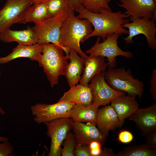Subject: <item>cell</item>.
I'll list each match as a JSON object with an SVG mask.
<instances>
[{"label":"cell","instance_id":"6da1fadb","mask_svg":"<svg viewBox=\"0 0 156 156\" xmlns=\"http://www.w3.org/2000/svg\"><path fill=\"white\" fill-rule=\"evenodd\" d=\"M75 11L78 13L77 17L87 19L92 24L94 29L89 38L97 36L102 38L103 41L114 34L120 35L129 34L128 30L123 25L129 22L128 18L130 16L120 11L113 12L105 9L99 12L95 13L87 10L81 4Z\"/></svg>","mask_w":156,"mask_h":156},{"label":"cell","instance_id":"7a4b0ae2","mask_svg":"<svg viewBox=\"0 0 156 156\" xmlns=\"http://www.w3.org/2000/svg\"><path fill=\"white\" fill-rule=\"evenodd\" d=\"M93 27L88 20L77 18L74 11L70 10L68 16L61 27L59 41V44L66 55H68L72 49L83 58L87 55L81 50L80 43L89 38L93 31Z\"/></svg>","mask_w":156,"mask_h":156},{"label":"cell","instance_id":"3957f363","mask_svg":"<svg viewBox=\"0 0 156 156\" xmlns=\"http://www.w3.org/2000/svg\"><path fill=\"white\" fill-rule=\"evenodd\" d=\"M41 45V52L35 60L42 67L51 86L53 87L58 83L60 75L65 76L69 56L64 55L62 48L59 45L49 43Z\"/></svg>","mask_w":156,"mask_h":156},{"label":"cell","instance_id":"277c9868","mask_svg":"<svg viewBox=\"0 0 156 156\" xmlns=\"http://www.w3.org/2000/svg\"><path fill=\"white\" fill-rule=\"evenodd\" d=\"M105 71L106 82L115 90L125 92L131 96L141 98L144 91L143 82L135 78L130 69L110 68Z\"/></svg>","mask_w":156,"mask_h":156},{"label":"cell","instance_id":"5b68a950","mask_svg":"<svg viewBox=\"0 0 156 156\" xmlns=\"http://www.w3.org/2000/svg\"><path fill=\"white\" fill-rule=\"evenodd\" d=\"M70 10L68 8L54 17L35 24L32 28L38 38L37 44L49 43L60 46L59 41L60 29L68 16Z\"/></svg>","mask_w":156,"mask_h":156},{"label":"cell","instance_id":"8992f818","mask_svg":"<svg viewBox=\"0 0 156 156\" xmlns=\"http://www.w3.org/2000/svg\"><path fill=\"white\" fill-rule=\"evenodd\" d=\"M120 35L114 34L100 42V37H98L94 44L85 53L89 55L101 56L107 58V68H115L116 66V57L119 56L127 58L133 57V53L129 51H124L118 44V40Z\"/></svg>","mask_w":156,"mask_h":156},{"label":"cell","instance_id":"52a82bcc","mask_svg":"<svg viewBox=\"0 0 156 156\" xmlns=\"http://www.w3.org/2000/svg\"><path fill=\"white\" fill-rule=\"evenodd\" d=\"M75 104L58 101L52 104L37 103L31 106L30 109L34 120L39 124L62 118H70L71 109Z\"/></svg>","mask_w":156,"mask_h":156},{"label":"cell","instance_id":"ba28073f","mask_svg":"<svg viewBox=\"0 0 156 156\" xmlns=\"http://www.w3.org/2000/svg\"><path fill=\"white\" fill-rule=\"evenodd\" d=\"M34 0H7L0 10V33L13 24L20 23L22 17Z\"/></svg>","mask_w":156,"mask_h":156},{"label":"cell","instance_id":"9c48e42d","mask_svg":"<svg viewBox=\"0 0 156 156\" xmlns=\"http://www.w3.org/2000/svg\"><path fill=\"white\" fill-rule=\"evenodd\" d=\"M131 21L123 25L124 28L128 29L129 31L128 35L124 38L126 44L133 43V38L142 34L146 38L148 48L152 50H156L155 21L152 19L146 18H136Z\"/></svg>","mask_w":156,"mask_h":156},{"label":"cell","instance_id":"30bf717a","mask_svg":"<svg viewBox=\"0 0 156 156\" xmlns=\"http://www.w3.org/2000/svg\"><path fill=\"white\" fill-rule=\"evenodd\" d=\"M71 118H59L44 123L46 125L47 135L51 138L49 156H60L61 146L68 132L72 130Z\"/></svg>","mask_w":156,"mask_h":156},{"label":"cell","instance_id":"8fae6325","mask_svg":"<svg viewBox=\"0 0 156 156\" xmlns=\"http://www.w3.org/2000/svg\"><path fill=\"white\" fill-rule=\"evenodd\" d=\"M105 71L99 73L90 80V83L88 85L92 93V104L99 107L105 106L114 98L127 94L125 92L116 91L111 87L105 80Z\"/></svg>","mask_w":156,"mask_h":156},{"label":"cell","instance_id":"7c38bea8","mask_svg":"<svg viewBox=\"0 0 156 156\" xmlns=\"http://www.w3.org/2000/svg\"><path fill=\"white\" fill-rule=\"evenodd\" d=\"M120 7L124 8L129 20L146 18L156 20V0H119Z\"/></svg>","mask_w":156,"mask_h":156},{"label":"cell","instance_id":"4fadbf2b","mask_svg":"<svg viewBox=\"0 0 156 156\" xmlns=\"http://www.w3.org/2000/svg\"><path fill=\"white\" fill-rule=\"evenodd\" d=\"M140 131L141 135L146 137L156 130V103L145 108H138L129 117Z\"/></svg>","mask_w":156,"mask_h":156},{"label":"cell","instance_id":"5bb4252c","mask_svg":"<svg viewBox=\"0 0 156 156\" xmlns=\"http://www.w3.org/2000/svg\"><path fill=\"white\" fill-rule=\"evenodd\" d=\"M72 130L76 143L80 145H89L92 142L97 141L103 146L106 139L102 135L95 124L73 121L71 122Z\"/></svg>","mask_w":156,"mask_h":156},{"label":"cell","instance_id":"9a60e30c","mask_svg":"<svg viewBox=\"0 0 156 156\" xmlns=\"http://www.w3.org/2000/svg\"><path fill=\"white\" fill-rule=\"evenodd\" d=\"M96 125L105 139L109 131L114 130L120 127L118 116L111 105H108L98 109Z\"/></svg>","mask_w":156,"mask_h":156},{"label":"cell","instance_id":"2e32d148","mask_svg":"<svg viewBox=\"0 0 156 156\" xmlns=\"http://www.w3.org/2000/svg\"><path fill=\"white\" fill-rule=\"evenodd\" d=\"M110 103V105L118 116L120 127L123 125L125 120L131 115L139 107L135 97L127 94L114 98Z\"/></svg>","mask_w":156,"mask_h":156},{"label":"cell","instance_id":"e0dca14e","mask_svg":"<svg viewBox=\"0 0 156 156\" xmlns=\"http://www.w3.org/2000/svg\"><path fill=\"white\" fill-rule=\"evenodd\" d=\"M85 65L79 84L88 86L90 80L99 73L105 71L107 63L104 57L101 56L87 55L84 58Z\"/></svg>","mask_w":156,"mask_h":156},{"label":"cell","instance_id":"ac0fdd59","mask_svg":"<svg viewBox=\"0 0 156 156\" xmlns=\"http://www.w3.org/2000/svg\"><path fill=\"white\" fill-rule=\"evenodd\" d=\"M0 40L5 43L16 42L18 44L30 45L37 44L38 38L32 27L21 30L10 29L0 33Z\"/></svg>","mask_w":156,"mask_h":156},{"label":"cell","instance_id":"d6986e66","mask_svg":"<svg viewBox=\"0 0 156 156\" xmlns=\"http://www.w3.org/2000/svg\"><path fill=\"white\" fill-rule=\"evenodd\" d=\"M68 56L70 62L65 76L68 86L71 87L76 85L79 81L83 71L85 62L84 58L74 50H70Z\"/></svg>","mask_w":156,"mask_h":156},{"label":"cell","instance_id":"ffe728a7","mask_svg":"<svg viewBox=\"0 0 156 156\" xmlns=\"http://www.w3.org/2000/svg\"><path fill=\"white\" fill-rule=\"evenodd\" d=\"M85 105L92 104L93 96L91 89L88 86L80 84L70 87L58 100Z\"/></svg>","mask_w":156,"mask_h":156},{"label":"cell","instance_id":"44dd1931","mask_svg":"<svg viewBox=\"0 0 156 156\" xmlns=\"http://www.w3.org/2000/svg\"><path fill=\"white\" fill-rule=\"evenodd\" d=\"M99 107L92 104L90 105L76 104L71 109L70 118L75 121L96 124Z\"/></svg>","mask_w":156,"mask_h":156},{"label":"cell","instance_id":"7402d4cb","mask_svg":"<svg viewBox=\"0 0 156 156\" xmlns=\"http://www.w3.org/2000/svg\"><path fill=\"white\" fill-rule=\"evenodd\" d=\"M41 49V44H18L12 49L10 53L5 57H0V64L6 63L19 57L28 58L31 60H35L37 56L40 52Z\"/></svg>","mask_w":156,"mask_h":156},{"label":"cell","instance_id":"603a6c76","mask_svg":"<svg viewBox=\"0 0 156 156\" xmlns=\"http://www.w3.org/2000/svg\"><path fill=\"white\" fill-rule=\"evenodd\" d=\"M49 18L47 2L34 3L28 9L22 17L20 23H33L36 24Z\"/></svg>","mask_w":156,"mask_h":156},{"label":"cell","instance_id":"cb8c5ba5","mask_svg":"<svg viewBox=\"0 0 156 156\" xmlns=\"http://www.w3.org/2000/svg\"><path fill=\"white\" fill-rule=\"evenodd\" d=\"M156 149L145 144H134L125 147L116 154V156H155Z\"/></svg>","mask_w":156,"mask_h":156},{"label":"cell","instance_id":"d4e9b609","mask_svg":"<svg viewBox=\"0 0 156 156\" xmlns=\"http://www.w3.org/2000/svg\"><path fill=\"white\" fill-rule=\"evenodd\" d=\"M81 4L93 12L99 13L105 9L111 10L107 0H81Z\"/></svg>","mask_w":156,"mask_h":156},{"label":"cell","instance_id":"484cf974","mask_svg":"<svg viewBox=\"0 0 156 156\" xmlns=\"http://www.w3.org/2000/svg\"><path fill=\"white\" fill-rule=\"evenodd\" d=\"M47 7L49 18L54 17L69 8L67 0H49L47 2Z\"/></svg>","mask_w":156,"mask_h":156},{"label":"cell","instance_id":"4316f807","mask_svg":"<svg viewBox=\"0 0 156 156\" xmlns=\"http://www.w3.org/2000/svg\"><path fill=\"white\" fill-rule=\"evenodd\" d=\"M65 140L62 144L63 148L61 149V155L62 156H74L76 143L73 132L69 131Z\"/></svg>","mask_w":156,"mask_h":156},{"label":"cell","instance_id":"83f0119b","mask_svg":"<svg viewBox=\"0 0 156 156\" xmlns=\"http://www.w3.org/2000/svg\"><path fill=\"white\" fill-rule=\"evenodd\" d=\"M74 155L75 156H92L89 145H80L76 143Z\"/></svg>","mask_w":156,"mask_h":156},{"label":"cell","instance_id":"f1b7e54d","mask_svg":"<svg viewBox=\"0 0 156 156\" xmlns=\"http://www.w3.org/2000/svg\"><path fill=\"white\" fill-rule=\"evenodd\" d=\"M14 148L8 141L0 143V156H12Z\"/></svg>","mask_w":156,"mask_h":156},{"label":"cell","instance_id":"f546056e","mask_svg":"<svg viewBox=\"0 0 156 156\" xmlns=\"http://www.w3.org/2000/svg\"><path fill=\"white\" fill-rule=\"evenodd\" d=\"M151 87L149 92L153 100L156 99V69L153 70L150 82Z\"/></svg>","mask_w":156,"mask_h":156},{"label":"cell","instance_id":"4dcf8cb0","mask_svg":"<svg viewBox=\"0 0 156 156\" xmlns=\"http://www.w3.org/2000/svg\"><path fill=\"white\" fill-rule=\"evenodd\" d=\"M101 143L97 141L91 142L89 144L90 151L92 156H100L102 151Z\"/></svg>","mask_w":156,"mask_h":156},{"label":"cell","instance_id":"1f68e13d","mask_svg":"<svg viewBox=\"0 0 156 156\" xmlns=\"http://www.w3.org/2000/svg\"><path fill=\"white\" fill-rule=\"evenodd\" d=\"M133 138L132 134L130 132L124 130L120 132L118 135V139L121 142L126 144L132 141Z\"/></svg>","mask_w":156,"mask_h":156},{"label":"cell","instance_id":"d6a6232c","mask_svg":"<svg viewBox=\"0 0 156 156\" xmlns=\"http://www.w3.org/2000/svg\"><path fill=\"white\" fill-rule=\"evenodd\" d=\"M146 137V142L145 144L149 148L156 149V130Z\"/></svg>","mask_w":156,"mask_h":156},{"label":"cell","instance_id":"836d02e7","mask_svg":"<svg viewBox=\"0 0 156 156\" xmlns=\"http://www.w3.org/2000/svg\"><path fill=\"white\" fill-rule=\"evenodd\" d=\"M70 10L75 11L77 7L81 4V0H67Z\"/></svg>","mask_w":156,"mask_h":156},{"label":"cell","instance_id":"e575fe53","mask_svg":"<svg viewBox=\"0 0 156 156\" xmlns=\"http://www.w3.org/2000/svg\"><path fill=\"white\" fill-rule=\"evenodd\" d=\"M113 150L110 148H104L102 149L100 156H116Z\"/></svg>","mask_w":156,"mask_h":156},{"label":"cell","instance_id":"d590c367","mask_svg":"<svg viewBox=\"0 0 156 156\" xmlns=\"http://www.w3.org/2000/svg\"><path fill=\"white\" fill-rule=\"evenodd\" d=\"M49 0H34L33 3L47 2Z\"/></svg>","mask_w":156,"mask_h":156},{"label":"cell","instance_id":"8d00e7d4","mask_svg":"<svg viewBox=\"0 0 156 156\" xmlns=\"http://www.w3.org/2000/svg\"><path fill=\"white\" fill-rule=\"evenodd\" d=\"M8 141V139L5 137H1L0 136V142H3Z\"/></svg>","mask_w":156,"mask_h":156},{"label":"cell","instance_id":"74e56055","mask_svg":"<svg viewBox=\"0 0 156 156\" xmlns=\"http://www.w3.org/2000/svg\"><path fill=\"white\" fill-rule=\"evenodd\" d=\"M0 114L2 115H3L5 114V112L1 108L0 104Z\"/></svg>","mask_w":156,"mask_h":156},{"label":"cell","instance_id":"f35d334b","mask_svg":"<svg viewBox=\"0 0 156 156\" xmlns=\"http://www.w3.org/2000/svg\"><path fill=\"white\" fill-rule=\"evenodd\" d=\"M112 0H107V2L109 3V2H110V1H111Z\"/></svg>","mask_w":156,"mask_h":156},{"label":"cell","instance_id":"ab89813d","mask_svg":"<svg viewBox=\"0 0 156 156\" xmlns=\"http://www.w3.org/2000/svg\"><path fill=\"white\" fill-rule=\"evenodd\" d=\"M0 75H1V72L0 71Z\"/></svg>","mask_w":156,"mask_h":156}]
</instances>
